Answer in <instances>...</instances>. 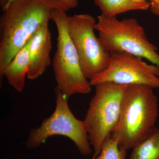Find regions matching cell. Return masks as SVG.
<instances>
[{
    "label": "cell",
    "mask_w": 159,
    "mask_h": 159,
    "mask_svg": "<svg viewBox=\"0 0 159 159\" xmlns=\"http://www.w3.org/2000/svg\"><path fill=\"white\" fill-rule=\"evenodd\" d=\"M51 9L37 0H15L0 17V75L38 30L51 20Z\"/></svg>",
    "instance_id": "cell-1"
},
{
    "label": "cell",
    "mask_w": 159,
    "mask_h": 159,
    "mask_svg": "<svg viewBox=\"0 0 159 159\" xmlns=\"http://www.w3.org/2000/svg\"><path fill=\"white\" fill-rule=\"evenodd\" d=\"M153 89L143 84L128 86L119 123L111 135L126 150L145 140L156 128L158 103Z\"/></svg>",
    "instance_id": "cell-2"
},
{
    "label": "cell",
    "mask_w": 159,
    "mask_h": 159,
    "mask_svg": "<svg viewBox=\"0 0 159 159\" xmlns=\"http://www.w3.org/2000/svg\"><path fill=\"white\" fill-rule=\"evenodd\" d=\"M128 86L111 82L95 86V94L84 120L94 155L100 153L103 143L119 123Z\"/></svg>",
    "instance_id": "cell-3"
},
{
    "label": "cell",
    "mask_w": 159,
    "mask_h": 159,
    "mask_svg": "<svg viewBox=\"0 0 159 159\" xmlns=\"http://www.w3.org/2000/svg\"><path fill=\"white\" fill-rule=\"evenodd\" d=\"M51 20L57 31V50L53 60L56 88L66 99L75 94L89 93L91 85L83 72L78 53L67 27L65 11L52 9Z\"/></svg>",
    "instance_id": "cell-4"
},
{
    "label": "cell",
    "mask_w": 159,
    "mask_h": 159,
    "mask_svg": "<svg viewBox=\"0 0 159 159\" xmlns=\"http://www.w3.org/2000/svg\"><path fill=\"white\" fill-rule=\"evenodd\" d=\"M99 39L110 53H126L148 60L159 66V54L148 40L145 30L133 18L119 20L101 14L95 25Z\"/></svg>",
    "instance_id": "cell-5"
},
{
    "label": "cell",
    "mask_w": 159,
    "mask_h": 159,
    "mask_svg": "<svg viewBox=\"0 0 159 159\" xmlns=\"http://www.w3.org/2000/svg\"><path fill=\"white\" fill-rule=\"evenodd\" d=\"M56 106L53 114L43 120L39 127L30 130L25 145L29 149L39 147L50 137L61 135L74 142L80 153L89 156L93 152L84 121L77 119L69 107L68 99L58 89H54Z\"/></svg>",
    "instance_id": "cell-6"
},
{
    "label": "cell",
    "mask_w": 159,
    "mask_h": 159,
    "mask_svg": "<svg viewBox=\"0 0 159 159\" xmlns=\"http://www.w3.org/2000/svg\"><path fill=\"white\" fill-rule=\"evenodd\" d=\"M97 21L88 14L68 16L67 27L77 49L84 76L92 79L108 68L111 53L104 49L95 33Z\"/></svg>",
    "instance_id": "cell-7"
},
{
    "label": "cell",
    "mask_w": 159,
    "mask_h": 159,
    "mask_svg": "<svg viewBox=\"0 0 159 159\" xmlns=\"http://www.w3.org/2000/svg\"><path fill=\"white\" fill-rule=\"evenodd\" d=\"M106 70L89 80L92 86L104 82L120 85L143 84L159 89V66L148 64L143 58L126 53H111Z\"/></svg>",
    "instance_id": "cell-8"
},
{
    "label": "cell",
    "mask_w": 159,
    "mask_h": 159,
    "mask_svg": "<svg viewBox=\"0 0 159 159\" xmlns=\"http://www.w3.org/2000/svg\"><path fill=\"white\" fill-rule=\"evenodd\" d=\"M48 25L49 22L44 24L29 41V67L27 77L29 80L40 77L51 64L52 42Z\"/></svg>",
    "instance_id": "cell-9"
},
{
    "label": "cell",
    "mask_w": 159,
    "mask_h": 159,
    "mask_svg": "<svg viewBox=\"0 0 159 159\" xmlns=\"http://www.w3.org/2000/svg\"><path fill=\"white\" fill-rule=\"evenodd\" d=\"M29 41L18 52L0 75L1 78L6 77L9 85L18 92L24 89L29 72Z\"/></svg>",
    "instance_id": "cell-10"
},
{
    "label": "cell",
    "mask_w": 159,
    "mask_h": 159,
    "mask_svg": "<svg viewBox=\"0 0 159 159\" xmlns=\"http://www.w3.org/2000/svg\"><path fill=\"white\" fill-rule=\"evenodd\" d=\"M102 15L107 16H116L133 10H146L149 9L150 3L147 1L137 0H93Z\"/></svg>",
    "instance_id": "cell-11"
},
{
    "label": "cell",
    "mask_w": 159,
    "mask_h": 159,
    "mask_svg": "<svg viewBox=\"0 0 159 159\" xmlns=\"http://www.w3.org/2000/svg\"><path fill=\"white\" fill-rule=\"evenodd\" d=\"M132 149L129 159H159V129L155 128Z\"/></svg>",
    "instance_id": "cell-12"
},
{
    "label": "cell",
    "mask_w": 159,
    "mask_h": 159,
    "mask_svg": "<svg viewBox=\"0 0 159 159\" xmlns=\"http://www.w3.org/2000/svg\"><path fill=\"white\" fill-rule=\"evenodd\" d=\"M126 151L119 146L116 139L110 137L105 140L98 155H93L91 159H125Z\"/></svg>",
    "instance_id": "cell-13"
},
{
    "label": "cell",
    "mask_w": 159,
    "mask_h": 159,
    "mask_svg": "<svg viewBox=\"0 0 159 159\" xmlns=\"http://www.w3.org/2000/svg\"><path fill=\"white\" fill-rule=\"evenodd\" d=\"M49 9H56L66 12L77 7L78 0H37Z\"/></svg>",
    "instance_id": "cell-14"
},
{
    "label": "cell",
    "mask_w": 159,
    "mask_h": 159,
    "mask_svg": "<svg viewBox=\"0 0 159 159\" xmlns=\"http://www.w3.org/2000/svg\"><path fill=\"white\" fill-rule=\"evenodd\" d=\"M150 11L154 14L159 16V0H149Z\"/></svg>",
    "instance_id": "cell-15"
},
{
    "label": "cell",
    "mask_w": 159,
    "mask_h": 159,
    "mask_svg": "<svg viewBox=\"0 0 159 159\" xmlns=\"http://www.w3.org/2000/svg\"><path fill=\"white\" fill-rule=\"evenodd\" d=\"M8 0H0V6H1L2 10L5 9L8 3Z\"/></svg>",
    "instance_id": "cell-16"
},
{
    "label": "cell",
    "mask_w": 159,
    "mask_h": 159,
    "mask_svg": "<svg viewBox=\"0 0 159 159\" xmlns=\"http://www.w3.org/2000/svg\"><path fill=\"white\" fill-rule=\"evenodd\" d=\"M14 1H15V0H8V3H7V5H6V6H8V5H9L10 3H11L12 2H13ZM6 7H5V8H6Z\"/></svg>",
    "instance_id": "cell-17"
},
{
    "label": "cell",
    "mask_w": 159,
    "mask_h": 159,
    "mask_svg": "<svg viewBox=\"0 0 159 159\" xmlns=\"http://www.w3.org/2000/svg\"><path fill=\"white\" fill-rule=\"evenodd\" d=\"M137 1H146V0H137Z\"/></svg>",
    "instance_id": "cell-18"
},
{
    "label": "cell",
    "mask_w": 159,
    "mask_h": 159,
    "mask_svg": "<svg viewBox=\"0 0 159 159\" xmlns=\"http://www.w3.org/2000/svg\"><path fill=\"white\" fill-rule=\"evenodd\" d=\"M9 159L5 158V159Z\"/></svg>",
    "instance_id": "cell-19"
}]
</instances>
